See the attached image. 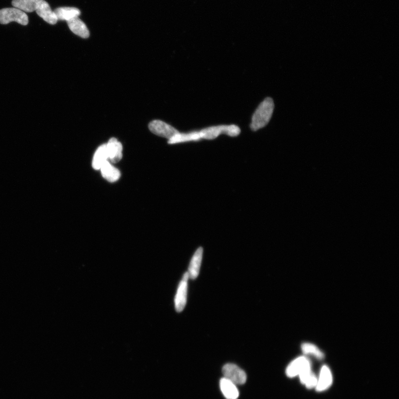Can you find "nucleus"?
<instances>
[{
	"label": "nucleus",
	"mask_w": 399,
	"mask_h": 399,
	"mask_svg": "<svg viewBox=\"0 0 399 399\" xmlns=\"http://www.w3.org/2000/svg\"><path fill=\"white\" fill-rule=\"evenodd\" d=\"M274 108V101L271 98H266L260 103L252 117L250 128L252 131L266 127L271 119Z\"/></svg>",
	"instance_id": "nucleus-1"
},
{
	"label": "nucleus",
	"mask_w": 399,
	"mask_h": 399,
	"mask_svg": "<svg viewBox=\"0 0 399 399\" xmlns=\"http://www.w3.org/2000/svg\"><path fill=\"white\" fill-rule=\"evenodd\" d=\"M241 129L236 125H222L213 126L202 129L200 131L202 139L213 140L221 134H225L229 137H235L239 135Z\"/></svg>",
	"instance_id": "nucleus-2"
},
{
	"label": "nucleus",
	"mask_w": 399,
	"mask_h": 399,
	"mask_svg": "<svg viewBox=\"0 0 399 399\" xmlns=\"http://www.w3.org/2000/svg\"><path fill=\"white\" fill-rule=\"evenodd\" d=\"M11 22L26 26L28 23V16L26 12L14 7L0 10V23L7 24Z\"/></svg>",
	"instance_id": "nucleus-3"
},
{
	"label": "nucleus",
	"mask_w": 399,
	"mask_h": 399,
	"mask_svg": "<svg viewBox=\"0 0 399 399\" xmlns=\"http://www.w3.org/2000/svg\"><path fill=\"white\" fill-rule=\"evenodd\" d=\"M224 378L234 382L236 385H243L247 380L245 371L234 364L228 363L223 366Z\"/></svg>",
	"instance_id": "nucleus-4"
},
{
	"label": "nucleus",
	"mask_w": 399,
	"mask_h": 399,
	"mask_svg": "<svg viewBox=\"0 0 399 399\" xmlns=\"http://www.w3.org/2000/svg\"><path fill=\"white\" fill-rule=\"evenodd\" d=\"M149 129L156 135L166 138L169 140L176 136L179 132L168 124L161 120H155L149 124Z\"/></svg>",
	"instance_id": "nucleus-5"
},
{
	"label": "nucleus",
	"mask_w": 399,
	"mask_h": 399,
	"mask_svg": "<svg viewBox=\"0 0 399 399\" xmlns=\"http://www.w3.org/2000/svg\"><path fill=\"white\" fill-rule=\"evenodd\" d=\"M309 369H311L310 360L306 357H299L288 365L286 374L289 378H295Z\"/></svg>",
	"instance_id": "nucleus-6"
},
{
	"label": "nucleus",
	"mask_w": 399,
	"mask_h": 399,
	"mask_svg": "<svg viewBox=\"0 0 399 399\" xmlns=\"http://www.w3.org/2000/svg\"><path fill=\"white\" fill-rule=\"evenodd\" d=\"M188 272L183 276L182 279L179 283L176 299H175V307L178 312H181L185 307L186 303L187 292H188V281L189 279Z\"/></svg>",
	"instance_id": "nucleus-7"
},
{
	"label": "nucleus",
	"mask_w": 399,
	"mask_h": 399,
	"mask_svg": "<svg viewBox=\"0 0 399 399\" xmlns=\"http://www.w3.org/2000/svg\"><path fill=\"white\" fill-rule=\"evenodd\" d=\"M106 146H107L108 160L114 164L120 161L123 157V153H122L123 146L121 142L118 141L115 138H112L110 139Z\"/></svg>",
	"instance_id": "nucleus-8"
},
{
	"label": "nucleus",
	"mask_w": 399,
	"mask_h": 399,
	"mask_svg": "<svg viewBox=\"0 0 399 399\" xmlns=\"http://www.w3.org/2000/svg\"><path fill=\"white\" fill-rule=\"evenodd\" d=\"M36 13L40 18L50 24H55L59 21L54 11H53L49 3L40 0L36 9Z\"/></svg>",
	"instance_id": "nucleus-9"
},
{
	"label": "nucleus",
	"mask_w": 399,
	"mask_h": 399,
	"mask_svg": "<svg viewBox=\"0 0 399 399\" xmlns=\"http://www.w3.org/2000/svg\"><path fill=\"white\" fill-rule=\"evenodd\" d=\"M333 383L332 374L327 365L321 367L319 378H318L316 390L317 392H324L331 387Z\"/></svg>",
	"instance_id": "nucleus-10"
},
{
	"label": "nucleus",
	"mask_w": 399,
	"mask_h": 399,
	"mask_svg": "<svg viewBox=\"0 0 399 399\" xmlns=\"http://www.w3.org/2000/svg\"><path fill=\"white\" fill-rule=\"evenodd\" d=\"M203 256V248L199 247L191 259L188 268L189 278L195 279L198 278L200 270Z\"/></svg>",
	"instance_id": "nucleus-11"
},
{
	"label": "nucleus",
	"mask_w": 399,
	"mask_h": 399,
	"mask_svg": "<svg viewBox=\"0 0 399 399\" xmlns=\"http://www.w3.org/2000/svg\"><path fill=\"white\" fill-rule=\"evenodd\" d=\"M219 387H220L223 396L226 399H238L239 390L237 386L234 382L227 379L225 378H223L219 381Z\"/></svg>",
	"instance_id": "nucleus-12"
},
{
	"label": "nucleus",
	"mask_w": 399,
	"mask_h": 399,
	"mask_svg": "<svg viewBox=\"0 0 399 399\" xmlns=\"http://www.w3.org/2000/svg\"><path fill=\"white\" fill-rule=\"evenodd\" d=\"M54 12L58 20L67 21V22L79 18L80 15V11L79 9L71 7H59L55 9Z\"/></svg>",
	"instance_id": "nucleus-13"
},
{
	"label": "nucleus",
	"mask_w": 399,
	"mask_h": 399,
	"mask_svg": "<svg viewBox=\"0 0 399 399\" xmlns=\"http://www.w3.org/2000/svg\"><path fill=\"white\" fill-rule=\"evenodd\" d=\"M70 30L73 34L80 37L82 39H87L89 37V31L85 24L79 18L73 19L67 22Z\"/></svg>",
	"instance_id": "nucleus-14"
},
{
	"label": "nucleus",
	"mask_w": 399,
	"mask_h": 399,
	"mask_svg": "<svg viewBox=\"0 0 399 399\" xmlns=\"http://www.w3.org/2000/svg\"><path fill=\"white\" fill-rule=\"evenodd\" d=\"M100 170L101 176L109 182H116L120 177V171L110 163L109 161H106Z\"/></svg>",
	"instance_id": "nucleus-15"
},
{
	"label": "nucleus",
	"mask_w": 399,
	"mask_h": 399,
	"mask_svg": "<svg viewBox=\"0 0 399 399\" xmlns=\"http://www.w3.org/2000/svg\"><path fill=\"white\" fill-rule=\"evenodd\" d=\"M201 140L200 131H194L188 133H178L168 140L169 144H175L189 141H198Z\"/></svg>",
	"instance_id": "nucleus-16"
},
{
	"label": "nucleus",
	"mask_w": 399,
	"mask_h": 399,
	"mask_svg": "<svg viewBox=\"0 0 399 399\" xmlns=\"http://www.w3.org/2000/svg\"><path fill=\"white\" fill-rule=\"evenodd\" d=\"M108 161L107 146L103 144L97 149L93 157L92 166L95 170H100L106 161Z\"/></svg>",
	"instance_id": "nucleus-17"
},
{
	"label": "nucleus",
	"mask_w": 399,
	"mask_h": 399,
	"mask_svg": "<svg viewBox=\"0 0 399 399\" xmlns=\"http://www.w3.org/2000/svg\"><path fill=\"white\" fill-rule=\"evenodd\" d=\"M40 0H12V5L24 12L31 13L36 10Z\"/></svg>",
	"instance_id": "nucleus-18"
},
{
	"label": "nucleus",
	"mask_w": 399,
	"mask_h": 399,
	"mask_svg": "<svg viewBox=\"0 0 399 399\" xmlns=\"http://www.w3.org/2000/svg\"><path fill=\"white\" fill-rule=\"evenodd\" d=\"M301 383L308 389L316 388L318 378L312 371V369L307 370L299 376Z\"/></svg>",
	"instance_id": "nucleus-19"
},
{
	"label": "nucleus",
	"mask_w": 399,
	"mask_h": 399,
	"mask_svg": "<svg viewBox=\"0 0 399 399\" xmlns=\"http://www.w3.org/2000/svg\"><path fill=\"white\" fill-rule=\"evenodd\" d=\"M302 351L305 355H311L315 357L318 359H323L324 354L316 345L308 343H304L301 346Z\"/></svg>",
	"instance_id": "nucleus-20"
}]
</instances>
